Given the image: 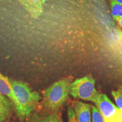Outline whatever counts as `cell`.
<instances>
[{
  "mask_svg": "<svg viewBox=\"0 0 122 122\" xmlns=\"http://www.w3.org/2000/svg\"><path fill=\"white\" fill-rule=\"evenodd\" d=\"M10 81L16 100L15 110L19 118L23 120L32 113L41 97L24 82L13 79Z\"/></svg>",
  "mask_w": 122,
  "mask_h": 122,
  "instance_id": "cell-1",
  "label": "cell"
},
{
  "mask_svg": "<svg viewBox=\"0 0 122 122\" xmlns=\"http://www.w3.org/2000/svg\"><path fill=\"white\" fill-rule=\"evenodd\" d=\"M72 78H63L44 90L43 104L46 108L51 111H57L65 104L70 94V86Z\"/></svg>",
  "mask_w": 122,
  "mask_h": 122,
  "instance_id": "cell-2",
  "label": "cell"
},
{
  "mask_svg": "<svg viewBox=\"0 0 122 122\" xmlns=\"http://www.w3.org/2000/svg\"><path fill=\"white\" fill-rule=\"evenodd\" d=\"M95 84L96 81L91 75L76 79L71 84L70 95L75 98L95 103L99 94Z\"/></svg>",
  "mask_w": 122,
  "mask_h": 122,
  "instance_id": "cell-3",
  "label": "cell"
},
{
  "mask_svg": "<svg viewBox=\"0 0 122 122\" xmlns=\"http://www.w3.org/2000/svg\"><path fill=\"white\" fill-rule=\"evenodd\" d=\"M94 103L102 114L105 120L113 117L119 109L111 102L105 94L99 93L97 100Z\"/></svg>",
  "mask_w": 122,
  "mask_h": 122,
  "instance_id": "cell-4",
  "label": "cell"
},
{
  "mask_svg": "<svg viewBox=\"0 0 122 122\" xmlns=\"http://www.w3.org/2000/svg\"><path fill=\"white\" fill-rule=\"evenodd\" d=\"M76 119L78 122H91V105L78 100L72 103Z\"/></svg>",
  "mask_w": 122,
  "mask_h": 122,
  "instance_id": "cell-5",
  "label": "cell"
},
{
  "mask_svg": "<svg viewBox=\"0 0 122 122\" xmlns=\"http://www.w3.org/2000/svg\"><path fill=\"white\" fill-rule=\"evenodd\" d=\"M33 18L39 17L43 11L41 0H18Z\"/></svg>",
  "mask_w": 122,
  "mask_h": 122,
  "instance_id": "cell-6",
  "label": "cell"
},
{
  "mask_svg": "<svg viewBox=\"0 0 122 122\" xmlns=\"http://www.w3.org/2000/svg\"><path fill=\"white\" fill-rule=\"evenodd\" d=\"M0 94L5 96L13 102L14 107L16 105L13 87L10 81V79L0 73Z\"/></svg>",
  "mask_w": 122,
  "mask_h": 122,
  "instance_id": "cell-7",
  "label": "cell"
},
{
  "mask_svg": "<svg viewBox=\"0 0 122 122\" xmlns=\"http://www.w3.org/2000/svg\"><path fill=\"white\" fill-rule=\"evenodd\" d=\"M14 105L7 97L0 94V122L8 120L12 115Z\"/></svg>",
  "mask_w": 122,
  "mask_h": 122,
  "instance_id": "cell-8",
  "label": "cell"
},
{
  "mask_svg": "<svg viewBox=\"0 0 122 122\" xmlns=\"http://www.w3.org/2000/svg\"><path fill=\"white\" fill-rule=\"evenodd\" d=\"M111 15L115 21L122 18V5L115 0H110Z\"/></svg>",
  "mask_w": 122,
  "mask_h": 122,
  "instance_id": "cell-9",
  "label": "cell"
},
{
  "mask_svg": "<svg viewBox=\"0 0 122 122\" xmlns=\"http://www.w3.org/2000/svg\"><path fill=\"white\" fill-rule=\"evenodd\" d=\"M58 114L54 113L42 117H36L28 122H58Z\"/></svg>",
  "mask_w": 122,
  "mask_h": 122,
  "instance_id": "cell-10",
  "label": "cell"
},
{
  "mask_svg": "<svg viewBox=\"0 0 122 122\" xmlns=\"http://www.w3.org/2000/svg\"><path fill=\"white\" fill-rule=\"evenodd\" d=\"M92 122H105V119L100 111L93 105H91Z\"/></svg>",
  "mask_w": 122,
  "mask_h": 122,
  "instance_id": "cell-11",
  "label": "cell"
},
{
  "mask_svg": "<svg viewBox=\"0 0 122 122\" xmlns=\"http://www.w3.org/2000/svg\"><path fill=\"white\" fill-rule=\"evenodd\" d=\"M111 94L114 97L118 107L122 110V94L118 91H112L111 92Z\"/></svg>",
  "mask_w": 122,
  "mask_h": 122,
  "instance_id": "cell-12",
  "label": "cell"
},
{
  "mask_svg": "<svg viewBox=\"0 0 122 122\" xmlns=\"http://www.w3.org/2000/svg\"><path fill=\"white\" fill-rule=\"evenodd\" d=\"M67 118L68 122H78L72 106H68L67 109Z\"/></svg>",
  "mask_w": 122,
  "mask_h": 122,
  "instance_id": "cell-13",
  "label": "cell"
},
{
  "mask_svg": "<svg viewBox=\"0 0 122 122\" xmlns=\"http://www.w3.org/2000/svg\"><path fill=\"white\" fill-rule=\"evenodd\" d=\"M105 121V122H122V110L119 109L118 112L113 117Z\"/></svg>",
  "mask_w": 122,
  "mask_h": 122,
  "instance_id": "cell-14",
  "label": "cell"
},
{
  "mask_svg": "<svg viewBox=\"0 0 122 122\" xmlns=\"http://www.w3.org/2000/svg\"><path fill=\"white\" fill-rule=\"evenodd\" d=\"M118 50L122 58V37L120 38L119 41L118 42Z\"/></svg>",
  "mask_w": 122,
  "mask_h": 122,
  "instance_id": "cell-15",
  "label": "cell"
},
{
  "mask_svg": "<svg viewBox=\"0 0 122 122\" xmlns=\"http://www.w3.org/2000/svg\"><path fill=\"white\" fill-rule=\"evenodd\" d=\"M117 22V23H118V24L119 25V26L120 28H122V18H121L119 19H118Z\"/></svg>",
  "mask_w": 122,
  "mask_h": 122,
  "instance_id": "cell-16",
  "label": "cell"
},
{
  "mask_svg": "<svg viewBox=\"0 0 122 122\" xmlns=\"http://www.w3.org/2000/svg\"><path fill=\"white\" fill-rule=\"evenodd\" d=\"M58 122H63V119H62V117H61V115H59V114L58 117Z\"/></svg>",
  "mask_w": 122,
  "mask_h": 122,
  "instance_id": "cell-17",
  "label": "cell"
},
{
  "mask_svg": "<svg viewBox=\"0 0 122 122\" xmlns=\"http://www.w3.org/2000/svg\"><path fill=\"white\" fill-rule=\"evenodd\" d=\"M118 91L120 93H121L122 94V85H120V86H119V88H118Z\"/></svg>",
  "mask_w": 122,
  "mask_h": 122,
  "instance_id": "cell-18",
  "label": "cell"
},
{
  "mask_svg": "<svg viewBox=\"0 0 122 122\" xmlns=\"http://www.w3.org/2000/svg\"><path fill=\"white\" fill-rule=\"evenodd\" d=\"M115 1H116V2L119 3L120 4L122 5V0H115Z\"/></svg>",
  "mask_w": 122,
  "mask_h": 122,
  "instance_id": "cell-19",
  "label": "cell"
},
{
  "mask_svg": "<svg viewBox=\"0 0 122 122\" xmlns=\"http://www.w3.org/2000/svg\"><path fill=\"white\" fill-rule=\"evenodd\" d=\"M4 122H17L14 121V120H9V119H8V120H6V121H5Z\"/></svg>",
  "mask_w": 122,
  "mask_h": 122,
  "instance_id": "cell-20",
  "label": "cell"
},
{
  "mask_svg": "<svg viewBox=\"0 0 122 122\" xmlns=\"http://www.w3.org/2000/svg\"><path fill=\"white\" fill-rule=\"evenodd\" d=\"M41 1H42V4H45V2H46V0H41Z\"/></svg>",
  "mask_w": 122,
  "mask_h": 122,
  "instance_id": "cell-21",
  "label": "cell"
}]
</instances>
